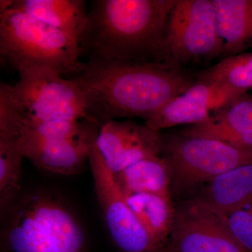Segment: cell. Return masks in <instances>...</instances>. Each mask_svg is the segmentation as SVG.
Wrapping results in <instances>:
<instances>
[{"mask_svg": "<svg viewBox=\"0 0 252 252\" xmlns=\"http://www.w3.org/2000/svg\"><path fill=\"white\" fill-rule=\"evenodd\" d=\"M99 126L94 123L86 133L69 140H45L21 134L25 158L38 168L61 175L79 172L89 161L91 145Z\"/></svg>", "mask_w": 252, "mask_h": 252, "instance_id": "obj_12", "label": "cell"}, {"mask_svg": "<svg viewBox=\"0 0 252 252\" xmlns=\"http://www.w3.org/2000/svg\"><path fill=\"white\" fill-rule=\"evenodd\" d=\"M167 245L172 252H248L232 234L224 215L196 198L176 210Z\"/></svg>", "mask_w": 252, "mask_h": 252, "instance_id": "obj_9", "label": "cell"}, {"mask_svg": "<svg viewBox=\"0 0 252 252\" xmlns=\"http://www.w3.org/2000/svg\"><path fill=\"white\" fill-rule=\"evenodd\" d=\"M177 0H92L79 41L87 61L165 63L167 22Z\"/></svg>", "mask_w": 252, "mask_h": 252, "instance_id": "obj_2", "label": "cell"}, {"mask_svg": "<svg viewBox=\"0 0 252 252\" xmlns=\"http://www.w3.org/2000/svg\"><path fill=\"white\" fill-rule=\"evenodd\" d=\"M1 61L18 73L49 68L70 77L81 64L79 43L65 33L18 10L0 13Z\"/></svg>", "mask_w": 252, "mask_h": 252, "instance_id": "obj_4", "label": "cell"}, {"mask_svg": "<svg viewBox=\"0 0 252 252\" xmlns=\"http://www.w3.org/2000/svg\"><path fill=\"white\" fill-rule=\"evenodd\" d=\"M165 63L181 67L223 56L212 0H177L164 41Z\"/></svg>", "mask_w": 252, "mask_h": 252, "instance_id": "obj_7", "label": "cell"}, {"mask_svg": "<svg viewBox=\"0 0 252 252\" xmlns=\"http://www.w3.org/2000/svg\"><path fill=\"white\" fill-rule=\"evenodd\" d=\"M162 156L175 190H190L227 171L252 164V150L220 141L180 135H162Z\"/></svg>", "mask_w": 252, "mask_h": 252, "instance_id": "obj_5", "label": "cell"}, {"mask_svg": "<svg viewBox=\"0 0 252 252\" xmlns=\"http://www.w3.org/2000/svg\"><path fill=\"white\" fill-rule=\"evenodd\" d=\"M154 252H172V251L167 245L166 246L164 247V248L160 249V250H157V251Z\"/></svg>", "mask_w": 252, "mask_h": 252, "instance_id": "obj_23", "label": "cell"}, {"mask_svg": "<svg viewBox=\"0 0 252 252\" xmlns=\"http://www.w3.org/2000/svg\"><path fill=\"white\" fill-rule=\"evenodd\" d=\"M9 84L11 97L23 117L35 120L88 119L84 95L79 86L49 68H33L18 73Z\"/></svg>", "mask_w": 252, "mask_h": 252, "instance_id": "obj_6", "label": "cell"}, {"mask_svg": "<svg viewBox=\"0 0 252 252\" xmlns=\"http://www.w3.org/2000/svg\"><path fill=\"white\" fill-rule=\"evenodd\" d=\"M23 116V114H22ZM92 121L35 120L23 117L21 134L41 140H69L80 137L94 124Z\"/></svg>", "mask_w": 252, "mask_h": 252, "instance_id": "obj_21", "label": "cell"}, {"mask_svg": "<svg viewBox=\"0 0 252 252\" xmlns=\"http://www.w3.org/2000/svg\"><path fill=\"white\" fill-rule=\"evenodd\" d=\"M180 135L206 137L252 150V97H238L206 122L189 126Z\"/></svg>", "mask_w": 252, "mask_h": 252, "instance_id": "obj_13", "label": "cell"}, {"mask_svg": "<svg viewBox=\"0 0 252 252\" xmlns=\"http://www.w3.org/2000/svg\"><path fill=\"white\" fill-rule=\"evenodd\" d=\"M95 142L114 175L142 159L162 155L160 132L131 120H114L99 126Z\"/></svg>", "mask_w": 252, "mask_h": 252, "instance_id": "obj_11", "label": "cell"}, {"mask_svg": "<svg viewBox=\"0 0 252 252\" xmlns=\"http://www.w3.org/2000/svg\"><path fill=\"white\" fill-rule=\"evenodd\" d=\"M225 217L235 240L247 252H252V202Z\"/></svg>", "mask_w": 252, "mask_h": 252, "instance_id": "obj_22", "label": "cell"}, {"mask_svg": "<svg viewBox=\"0 0 252 252\" xmlns=\"http://www.w3.org/2000/svg\"><path fill=\"white\" fill-rule=\"evenodd\" d=\"M124 195L152 193L171 198L172 178L168 164L160 156L147 158L115 175Z\"/></svg>", "mask_w": 252, "mask_h": 252, "instance_id": "obj_17", "label": "cell"}, {"mask_svg": "<svg viewBox=\"0 0 252 252\" xmlns=\"http://www.w3.org/2000/svg\"><path fill=\"white\" fill-rule=\"evenodd\" d=\"M223 59L252 48V0H212Z\"/></svg>", "mask_w": 252, "mask_h": 252, "instance_id": "obj_16", "label": "cell"}, {"mask_svg": "<svg viewBox=\"0 0 252 252\" xmlns=\"http://www.w3.org/2000/svg\"><path fill=\"white\" fill-rule=\"evenodd\" d=\"M199 201L222 215L252 202V164L221 174L204 185Z\"/></svg>", "mask_w": 252, "mask_h": 252, "instance_id": "obj_15", "label": "cell"}, {"mask_svg": "<svg viewBox=\"0 0 252 252\" xmlns=\"http://www.w3.org/2000/svg\"><path fill=\"white\" fill-rule=\"evenodd\" d=\"M95 141L96 138L91 145L89 165L97 200L113 242L121 252L160 250L126 203L115 175L104 162Z\"/></svg>", "mask_w": 252, "mask_h": 252, "instance_id": "obj_8", "label": "cell"}, {"mask_svg": "<svg viewBox=\"0 0 252 252\" xmlns=\"http://www.w3.org/2000/svg\"><path fill=\"white\" fill-rule=\"evenodd\" d=\"M9 9L37 18L65 33L79 44L87 19L85 0H9L6 10Z\"/></svg>", "mask_w": 252, "mask_h": 252, "instance_id": "obj_14", "label": "cell"}, {"mask_svg": "<svg viewBox=\"0 0 252 252\" xmlns=\"http://www.w3.org/2000/svg\"><path fill=\"white\" fill-rule=\"evenodd\" d=\"M25 158L20 135H0V207L1 215L19 197Z\"/></svg>", "mask_w": 252, "mask_h": 252, "instance_id": "obj_19", "label": "cell"}, {"mask_svg": "<svg viewBox=\"0 0 252 252\" xmlns=\"http://www.w3.org/2000/svg\"><path fill=\"white\" fill-rule=\"evenodd\" d=\"M126 203L159 248L166 246L175 223L171 198L152 193L124 195Z\"/></svg>", "mask_w": 252, "mask_h": 252, "instance_id": "obj_18", "label": "cell"}, {"mask_svg": "<svg viewBox=\"0 0 252 252\" xmlns=\"http://www.w3.org/2000/svg\"><path fill=\"white\" fill-rule=\"evenodd\" d=\"M68 79L82 92L88 119L99 126L122 118L144 120L193 84L181 67L165 63L86 61Z\"/></svg>", "mask_w": 252, "mask_h": 252, "instance_id": "obj_1", "label": "cell"}, {"mask_svg": "<svg viewBox=\"0 0 252 252\" xmlns=\"http://www.w3.org/2000/svg\"><path fill=\"white\" fill-rule=\"evenodd\" d=\"M4 215L0 252H85L80 220L54 194L30 192L18 197Z\"/></svg>", "mask_w": 252, "mask_h": 252, "instance_id": "obj_3", "label": "cell"}, {"mask_svg": "<svg viewBox=\"0 0 252 252\" xmlns=\"http://www.w3.org/2000/svg\"><path fill=\"white\" fill-rule=\"evenodd\" d=\"M198 79L218 83L248 94L249 89H252V52L222 59L215 65L199 73Z\"/></svg>", "mask_w": 252, "mask_h": 252, "instance_id": "obj_20", "label": "cell"}, {"mask_svg": "<svg viewBox=\"0 0 252 252\" xmlns=\"http://www.w3.org/2000/svg\"><path fill=\"white\" fill-rule=\"evenodd\" d=\"M245 94L218 83L198 79L185 92L144 119L145 125L160 132L174 126L203 124Z\"/></svg>", "mask_w": 252, "mask_h": 252, "instance_id": "obj_10", "label": "cell"}]
</instances>
